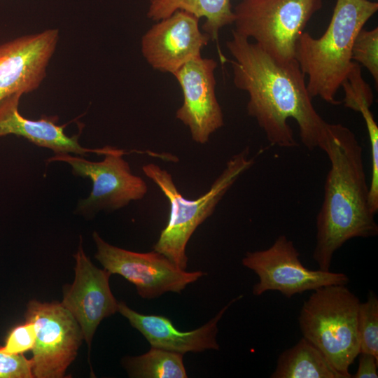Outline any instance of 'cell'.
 <instances>
[{
    "label": "cell",
    "mask_w": 378,
    "mask_h": 378,
    "mask_svg": "<svg viewBox=\"0 0 378 378\" xmlns=\"http://www.w3.org/2000/svg\"><path fill=\"white\" fill-rule=\"evenodd\" d=\"M271 378H344L313 344L302 337L279 356Z\"/></svg>",
    "instance_id": "18"
},
{
    "label": "cell",
    "mask_w": 378,
    "mask_h": 378,
    "mask_svg": "<svg viewBox=\"0 0 378 378\" xmlns=\"http://www.w3.org/2000/svg\"><path fill=\"white\" fill-rule=\"evenodd\" d=\"M378 3L369 0H337L330 22L319 38L304 31L298 38L295 58L308 76L311 97L337 105L338 90L354 62L352 46L359 31L377 11Z\"/></svg>",
    "instance_id": "3"
},
{
    "label": "cell",
    "mask_w": 378,
    "mask_h": 378,
    "mask_svg": "<svg viewBox=\"0 0 378 378\" xmlns=\"http://www.w3.org/2000/svg\"><path fill=\"white\" fill-rule=\"evenodd\" d=\"M74 256V281L64 289L61 304L78 322L90 349L97 326L104 318L118 312V302L110 288L111 274L91 262L84 253L81 239Z\"/></svg>",
    "instance_id": "14"
},
{
    "label": "cell",
    "mask_w": 378,
    "mask_h": 378,
    "mask_svg": "<svg viewBox=\"0 0 378 378\" xmlns=\"http://www.w3.org/2000/svg\"><path fill=\"white\" fill-rule=\"evenodd\" d=\"M378 358L368 353L359 354V363L354 378H377Z\"/></svg>",
    "instance_id": "26"
},
{
    "label": "cell",
    "mask_w": 378,
    "mask_h": 378,
    "mask_svg": "<svg viewBox=\"0 0 378 378\" xmlns=\"http://www.w3.org/2000/svg\"><path fill=\"white\" fill-rule=\"evenodd\" d=\"M25 318L36 335L31 358L34 377H63L83 339L78 322L61 303L36 300L29 302Z\"/></svg>",
    "instance_id": "10"
},
{
    "label": "cell",
    "mask_w": 378,
    "mask_h": 378,
    "mask_svg": "<svg viewBox=\"0 0 378 378\" xmlns=\"http://www.w3.org/2000/svg\"><path fill=\"white\" fill-rule=\"evenodd\" d=\"M341 87L344 91L345 107L361 114L370 110L374 97L370 86L362 76L360 64L354 62Z\"/></svg>",
    "instance_id": "21"
},
{
    "label": "cell",
    "mask_w": 378,
    "mask_h": 378,
    "mask_svg": "<svg viewBox=\"0 0 378 378\" xmlns=\"http://www.w3.org/2000/svg\"><path fill=\"white\" fill-rule=\"evenodd\" d=\"M322 6V0H241L234 9L237 34L276 59H295L300 36Z\"/></svg>",
    "instance_id": "6"
},
{
    "label": "cell",
    "mask_w": 378,
    "mask_h": 378,
    "mask_svg": "<svg viewBox=\"0 0 378 378\" xmlns=\"http://www.w3.org/2000/svg\"><path fill=\"white\" fill-rule=\"evenodd\" d=\"M59 38V30L50 29L0 44V102L41 85Z\"/></svg>",
    "instance_id": "13"
},
{
    "label": "cell",
    "mask_w": 378,
    "mask_h": 378,
    "mask_svg": "<svg viewBox=\"0 0 378 378\" xmlns=\"http://www.w3.org/2000/svg\"><path fill=\"white\" fill-rule=\"evenodd\" d=\"M346 285L314 290L302 306L299 325L302 337L327 358L344 378L360 354L358 332L359 298Z\"/></svg>",
    "instance_id": "5"
},
{
    "label": "cell",
    "mask_w": 378,
    "mask_h": 378,
    "mask_svg": "<svg viewBox=\"0 0 378 378\" xmlns=\"http://www.w3.org/2000/svg\"><path fill=\"white\" fill-rule=\"evenodd\" d=\"M36 330L32 322L26 321L13 328L8 333L1 350L12 354H23L32 350L36 341Z\"/></svg>",
    "instance_id": "23"
},
{
    "label": "cell",
    "mask_w": 378,
    "mask_h": 378,
    "mask_svg": "<svg viewBox=\"0 0 378 378\" xmlns=\"http://www.w3.org/2000/svg\"><path fill=\"white\" fill-rule=\"evenodd\" d=\"M31 359L0 349V378H33Z\"/></svg>",
    "instance_id": "25"
},
{
    "label": "cell",
    "mask_w": 378,
    "mask_h": 378,
    "mask_svg": "<svg viewBox=\"0 0 378 378\" xmlns=\"http://www.w3.org/2000/svg\"><path fill=\"white\" fill-rule=\"evenodd\" d=\"M241 262L259 278L252 290L256 296L274 290L289 298L323 286L346 285L349 281L344 273L305 267L293 242L284 234L267 249L246 252Z\"/></svg>",
    "instance_id": "8"
},
{
    "label": "cell",
    "mask_w": 378,
    "mask_h": 378,
    "mask_svg": "<svg viewBox=\"0 0 378 378\" xmlns=\"http://www.w3.org/2000/svg\"><path fill=\"white\" fill-rule=\"evenodd\" d=\"M125 153L124 150L108 146L104 159L99 162L71 154L54 155L47 161L66 162L71 167L74 175L92 181L89 196L80 200L77 206L79 213L92 216L102 210L121 209L146 195V183L132 173L128 162L123 158Z\"/></svg>",
    "instance_id": "7"
},
{
    "label": "cell",
    "mask_w": 378,
    "mask_h": 378,
    "mask_svg": "<svg viewBox=\"0 0 378 378\" xmlns=\"http://www.w3.org/2000/svg\"><path fill=\"white\" fill-rule=\"evenodd\" d=\"M199 20L190 13L177 10L144 34L141 53L152 68L174 74L188 62L201 57L211 38L200 31Z\"/></svg>",
    "instance_id": "12"
},
{
    "label": "cell",
    "mask_w": 378,
    "mask_h": 378,
    "mask_svg": "<svg viewBox=\"0 0 378 378\" xmlns=\"http://www.w3.org/2000/svg\"><path fill=\"white\" fill-rule=\"evenodd\" d=\"M235 87L246 92L248 115L273 146H297L289 118L296 121L300 139L309 150L321 148L327 123L316 111L305 75L297 60L280 61L256 43L232 31L226 42Z\"/></svg>",
    "instance_id": "1"
},
{
    "label": "cell",
    "mask_w": 378,
    "mask_h": 378,
    "mask_svg": "<svg viewBox=\"0 0 378 378\" xmlns=\"http://www.w3.org/2000/svg\"><path fill=\"white\" fill-rule=\"evenodd\" d=\"M248 148L234 155L209 190L195 200L186 199L176 188L170 173L156 164L142 167L144 174L158 186L169 204L166 227L160 232L153 250L186 270L187 244L193 232L214 212L218 202L235 181L253 164Z\"/></svg>",
    "instance_id": "4"
},
{
    "label": "cell",
    "mask_w": 378,
    "mask_h": 378,
    "mask_svg": "<svg viewBox=\"0 0 378 378\" xmlns=\"http://www.w3.org/2000/svg\"><path fill=\"white\" fill-rule=\"evenodd\" d=\"M92 237L97 247L95 258L104 269L133 284L143 298H158L167 292L181 293L205 274L181 270L154 250L147 253L125 250L108 244L97 232Z\"/></svg>",
    "instance_id": "9"
},
{
    "label": "cell",
    "mask_w": 378,
    "mask_h": 378,
    "mask_svg": "<svg viewBox=\"0 0 378 378\" xmlns=\"http://www.w3.org/2000/svg\"><path fill=\"white\" fill-rule=\"evenodd\" d=\"M216 61L201 57L183 65L173 75L183 93V104L176 118L187 126L192 139L208 142L211 135L224 125L223 113L216 95Z\"/></svg>",
    "instance_id": "11"
},
{
    "label": "cell",
    "mask_w": 378,
    "mask_h": 378,
    "mask_svg": "<svg viewBox=\"0 0 378 378\" xmlns=\"http://www.w3.org/2000/svg\"><path fill=\"white\" fill-rule=\"evenodd\" d=\"M351 58L365 66L371 74L376 88L378 86V28L361 29L356 35L351 50Z\"/></svg>",
    "instance_id": "22"
},
{
    "label": "cell",
    "mask_w": 378,
    "mask_h": 378,
    "mask_svg": "<svg viewBox=\"0 0 378 378\" xmlns=\"http://www.w3.org/2000/svg\"><path fill=\"white\" fill-rule=\"evenodd\" d=\"M183 355L151 346L142 355L126 358L124 365L132 377L186 378Z\"/></svg>",
    "instance_id": "19"
},
{
    "label": "cell",
    "mask_w": 378,
    "mask_h": 378,
    "mask_svg": "<svg viewBox=\"0 0 378 378\" xmlns=\"http://www.w3.org/2000/svg\"><path fill=\"white\" fill-rule=\"evenodd\" d=\"M360 353H368L378 358V298L370 292L365 302H360L358 313Z\"/></svg>",
    "instance_id": "20"
},
{
    "label": "cell",
    "mask_w": 378,
    "mask_h": 378,
    "mask_svg": "<svg viewBox=\"0 0 378 378\" xmlns=\"http://www.w3.org/2000/svg\"><path fill=\"white\" fill-rule=\"evenodd\" d=\"M177 10L204 18L202 29L212 41H218L220 29L234 19L230 0H150L147 16L158 22Z\"/></svg>",
    "instance_id": "17"
},
{
    "label": "cell",
    "mask_w": 378,
    "mask_h": 378,
    "mask_svg": "<svg viewBox=\"0 0 378 378\" xmlns=\"http://www.w3.org/2000/svg\"><path fill=\"white\" fill-rule=\"evenodd\" d=\"M371 148V179L369 185V200L372 212L378 211V127L374 118L365 122Z\"/></svg>",
    "instance_id": "24"
},
{
    "label": "cell",
    "mask_w": 378,
    "mask_h": 378,
    "mask_svg": "<svg viewBox=\"0 0 378 378\" xmlns=\"http://www.w3.org/2000/svg\"><path fill=\"white\" fill-rule=\"evenodd\" d=\"M321 149L330 168L316 217L313 259L319 270L330 271L336 251L352 238L376 236L378 225L370 204L362 147L354 133L341 124L327 123Z\"/></svg>",
    "instance_id": "2"
},
{
    "label": "cell",
    "mask_w": 378,
    "mask_h": 378,
    "mask_svg": "<svg viewBox=\"0 0 378 378\" xmlns=\"http://www.w3.org/2000/svg\"><path fill=\"white\" fill-rule=\"evenodd\" d=\"M241 298L242 295H239L232 299L206 324L187 332L176 329L167 317L136 312L123 302H118V312L144 335L152 347L181 354L199 353L207 349H219L216 340L218 323L226 310Z\"/></svg>",
    "instance_id": "15"
},
{
    "label": "cell",
    "mask_w": 378,
    "mask_h": 378,
    "mask_svg": "<svg viewBox=\"0 0 378 378\" xmlns=\"http://www.w3.org/2000/svg\"><path fill=\"white\" fill-rule=\"evenodd\" d=\"M22 94L15 93L0 102V137L13 134L32 144L52 150L55 155L74 154L85 156L89 153L104 155L107 146L102 148H88L78 142L79 134H66V125H58L54 117L30 120L23 117L18 107Z\"/></svg>",
    "instance_id": "16"
}]
</instances>
